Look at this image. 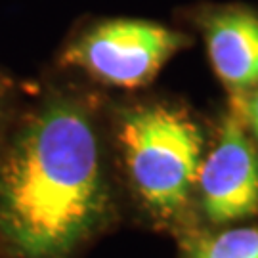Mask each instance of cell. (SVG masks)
<instances>
[{
  "mask_svg": "<svg viewBox=\"0 0 258 258\" xmlns=\"http://www.w3.org/2000/svg\"><path fill=\"white\" fill-rule=\"evenodd\" d=\"M109 148L81 96L52 90L0 144V249L73 258L115 216Z\"/></svg>",
  "mask_w": 258,
  "mask_h": 258,
  "instance_id": "obj_1",
  "label": "cell"
},
{
  "mask_svg": "<svg viewBox=\"0 0 258 258\" xmlns=\"http://www.w3.org/2000/svg\"><path fill=\"white\" fill-rule=\"evenodd\" d=\"M117 149L142 211L157 226L185 230L205 155L199 124L176 105L142 103L120 113Z\"/></svg>",
  "mask_w": 258,
  "mask_h": 258,
  "instance_id": "obj_2",
  "label": "cell"
},
{
  "mask_svg": "<svg viewBox=\"0 0 258 258\" xmlns=\"http://www.w3.org/2000/svg\"><path fill=\"white\" fill-rule=\"evenodd\" d=\"M187 44V37L142 19H109L86 29L65 48L63 65L120 88L148 84Z\"/></svg>",
  "mask_w": 258,
  "mask_h": 258,
  "instance_id": "obj_3",
  "label": "cell"
},
{
  "mask_svg": "<svg viewBox=\"0 0 258 258\" xmlns=\"http://www.w3.org/2000/svg\"><path fill=\"white\" fill-rule=\"evenodd\" d=\"M195 201L214 226L258 214V148L233 109L201 159Z\"/></svg>",
  "mask_w": 258,
  "mask_h": 258,
  "instance_id": "obj_4",
  "label": "cell"
},
{
  "mask_svg": "<svg viewBox=\"0 0 258 258\" xmlns=\"http://www.w3.org/2000/svg\"><path fill=\"white\" fill-rule=\"evenodd\" d=\"M209 57L231 98L258 84V16L245 8L209 12L201 21Z\"/></svg>",
  "mask_w": 258,
  "mask_h": 258,
  "instance_id": "obj_5",
  "label": "cell"
},
{
  "mask_svg": "<svg viewBox=\"0 0 258 258\" xmlns=\"http://www.w3.org/2000/svg\"><path fill=\"white\" fill-rule=\"evenodd\" d=\"M182 258H258V224L180 231Z\"/></svg>",
  "mask_w": 258,
  "mask_h": 258,
  "instance_id": "obj_6",
  "label": "cell"
},
{
  "mask_svg": "<svg viewBox=\"0 0 258 258\" xmlns=\"http://www.w3.org/2000/svg\"><path fill=\"white\" fill-rule=\"evenodd\" d=\"M231 102H233V111L239 115V119L243 120L245 128L252 136V142L258 148V84L247 92L231 98Z\"/></svg>",
  "mask_w": 258,
  "mask_h": 258,
  "instance_id": "obj_7",
  "label": "cell"
},
{
  "mask_svg": "<svg viewBox=\"0 0 258 258\" xmlns=\"http://www.w3.org/2000/svg\"><path fill=\"white\" fill-rule=\"evenodd\" d=\"M10 126V92L8 86L0 79V144Z\"/></svg>",
  "mask_w": 258,
  "mask_h": 258,
  "instance_id": "obj_8",
  "label": "cell"
}]
</instances>
